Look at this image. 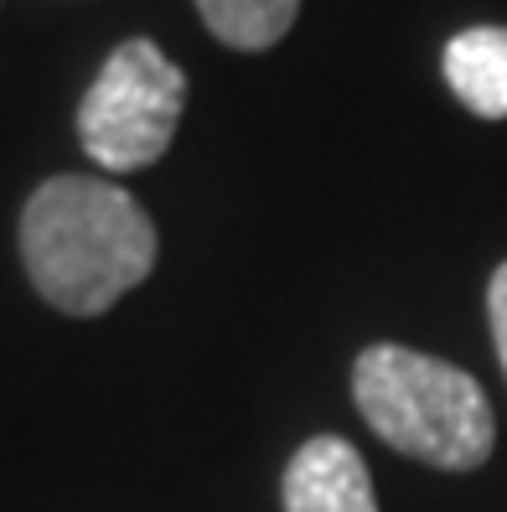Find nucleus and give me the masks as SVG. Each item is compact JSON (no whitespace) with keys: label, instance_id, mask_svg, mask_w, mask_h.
<instances>
[{"label":"nucleus","instance_id":"f257e3e1","mask_svg":"<svg viewBox=\"0 0 507 512\" xmlns=\"http://www.w3.org/2000/svg\"><path fill=\"white\" fill-rule=\"evenodd\" d=\"M21 264L47 306L99 316L156 269V223L104 176H52L21 213Z\"/></svg>","mask_w":507,"mask_h":512},{"label":"nucleus","instance_id":"f03ea898","mask_svg":"<svg viewBox=\"0 0 507 512\" xmlns=\"http://www.w3.org/2000/svg\"><path fill=\"white\" fill-rule=\"evenodd\" d=\"M352 399L368 430L435 471H476L497 445V419L466 368L378 342L352 363Z\"/></svg>","mask_w":507,"mask_h":512},{"label":"nucleus","instance_id":"7ed1b4c3","mask_svg":"<svg viewBox=\"0 0 507 512\" xmlns=\"http://www.w3.org/2000/svg\"><path fill=\"white\" fill-rule=\"evenodd\" d=\"M182 109L187 73L156 42L130 37L104 57L99 78L88 83L78 104V140L104 171H140L171 150Z\"/></svg>","mask_w":507,"mask_h":512},{"label":"nucleus","instance_id":"20e7f679","mask_svg":"<svg viewBox=\"0 0 507 512\" xmlns=\"http://www.w3.org/2000/svg\"><path fill=\"white\" fill-rule=\"evenodd\" d=\"M285 512H378L357 445L342 435H311L285 466Z\"/></svg>","mask_w":507,"mask_h":512},{"label":"nucleus","instance_id":"39448f33","mask_svg":"<svg viewBox=\"0 0 507 512\" xmlns=\"http://www.w3.org/2000/svg\"><path fill=\"white\" fill-rule=\"evenodd\" d=\"M445 83L476 119H507V26H471L445 42Z\"/></svg>","mask_w":507,"mask_h":512},{"label":"nucleus","instance_id":"423d86ee","mask_svg":"<svg viewBox=\"0 0 507 512\" xmlns=\"http://www.w3.org/2000/svg\"><path fill=\"white\" fill-rule=\"evenodd\" d=\"M197 11L207 21V32H213L223 47L264 52L295 26L301 0H197Z\"/></svg>","mask_w":507,"mask_h":512},{"label":"nucleus","instance_id":"0eeeda50","mask_svg":"<svg viewBox=\"0 0 507 512\" xmlns=\"http://www.w3.org/2000/svg\"><path fill=\"white\" fill-rule=\"evenodd\" d=\"M487 321H492V347H497V363L507 373V264H497V275L487 285Z\"/></svg>","mask_w":507,"mask_h":512}]
</instances>
